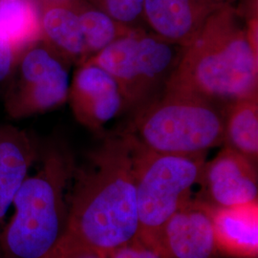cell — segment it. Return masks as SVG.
Here are the masks:
<instances>
[{
    "label": "cell",
    "instance_id": "cell-11",
    "mask_svg": "<svg viewBox=\"0 0 258 258\" xmlns=\"http://www.w3.org/2000/svg\"><path fill=\"white\" fill-rule=\"evenodd\" d=\"M224 4L216 0H145L144 19L153 34L184 48Z\"/></svg>",
    "mask_w": 258,
    "mask_h": 258
},
{
    "label": "cell",
    "instance_id": "cell-9",
    "mask_svg": "<svg viewBox=\"0 0 258 258\" xmlns=\"http://www.w3.org/2000/svg\"><path fill=\"white\" fill-rule=\"evenodd\" d=\"M78 66L68 99L76 119L87 128L100 131L125 111L123 98L115 80L101 67L88 61Z\"/></svg>",
    "mask_w": 258,
    "mask_h": 258
},
{
    "label": "cell",
    "instance_id": "cell-4",
    "mask_svg": "<svg viewBox=\"0 0 258 258\" xmlns=\"http://www.w3.org/2000/svg\"><path fill=\"white\" fill-rule=\"evenodd\" d=\"M224 125L220 106L194 95L165 89L132 113L123 132L153 152L195 155L223 145Z\"/></svg>",
    "mask_w": 258,
    "mask_h": 258
},
{
    "label": "cell",
    "instance_id": "cell-19",
    "mask_svg": "<svg viewBox=\"0 0 258 258\" xmlns=\"http://www.w3.org/2000/svg\"><path fill=\"white\" fill-rule=\"evenodd\" d=\"M44 258H107L106 253L64 233L55 248Z\"/></svg>",
    "mask_w": 258,
    "mask_h": 258
},
{
    "label": "cell",
    "instance_id": "cell-23",
    "mask_svg": "<svg viewBox=\"0 0 258 258\" xmlns=\"http://www.w3.org/2000/svg\"><path fill=\"white\" fill-rule=\"evenodd\" d=\"M216 1H218V2H220V3H225L224 0H216Z\"/></svg>",
    "mask_w": 258,
    "mask_h": 258
},
{
    "label": "cell",
    "instance_id": "cell-16",
    "mask_svg": "<svg viewBox=\"0 0 258 258\" xmlns=\"http://www.w3.org/2000/svg\"><path fill=\"white\" fill-rule=\"evenodd\" d=\"M0 32L20 56L42 40L41 19L33 0H0Z\"/></svg>",
    "mask_w": 258,
    "mask_h": 258
},
{
    "label": "cell",
    "instance_id": "cell-12",
    "mask_svg": "<svg viewBox=\"0 0 258 258\" xmlns=\"http://www.w3.org/2000/svg\"><path fill=\"white\" fill-rule=\"evenodd\" d=\"M217 249L236 257L255 258L258 252V205L212 208Z\"/></svg>",
    "mask_w": 258,
    "mask_h": 258
},
{
    "label": "cell",
    "instance_id": "cell-22",
    "mask_svg": "<svg viewBox=\"0 0 258 258\" xmlns=\"http://www.w3.org/2000/svg\"><path fill=\"white\" fill-rule=\"evenodd\" d=\"M74 0H43L44 3H66V2H71Z\"/></svg>",
    "mask_w": 258,
    "mask_h": 258
},
{
    "label": "cell",
    "instance_id": "cell-3",
    "mask_svg": "<svg viewBox=\"0 0 258 258\" xmlns=\"http://www.w3.org/2000/svg\"><path fill=\"white\" fill-rule=\"evenodd\" d=\"M64 148H50L16 194L15 213L0 234L1 258H44L67 229V192L74 171Z\"/></svg>",
    "mask_w": 258,
    "mask_h": 258
},
{
    "label": "cell",
    "instance_id": "cell-8",
    "mask_svg": "<svg viewBox=\"0 0 258 258\" xmlns=\"http://www.w3.org/2000/svg\"><path fill=\"white\" fill-rule=\"evenodd\" d=\"M200 184L203 197L212 208H231L256 203L257 165L235 150L226 148L206 162Z\"/></svg>",
    "mask_w": 258,
    "mask_h": 258
},
{
    "label": "cell",
    "instance_id": "cell-15",
    "mask_svg": "<svg viewBox=\"0 0 258 258\" xmlns=\"http://www.w3.org/2000/svg\"><path fill=\"white\" fill-rule=\"evenodd\" d=\"M224 143L257 165L258 96L237 100L224 108Z\"/></svg>",
    "mask_w": 258,
    "mask_h": 258
},
{
    "label": "cell",
    "instance_id": "cell-5",
    "mask_svg": "<svg viewBox=\"0 0 258 258\" xmlns=\"http://www.w3.org/2000/svg\"><path fill=\"white\" fill-rule=\"evenodd\" d=\"M129 139L137 194L139 237L154 245L166 221L194 199V187L200 184L207 154H161Z\"/></svg>",
    "mask_w": 258,
    "mask_h": 258
},
{
    "label": "cell",
    "instance_id": "cell-7",
    "mask_svg": "<svg viewBox=\"0 0 258 258\" xmlns=\"http://www.w3.org/2000/svg\"><path fill=\"white\" fill-rule=\"evenodd\" d=\"M17 80L8 96V110L25 117L54 109L68 100V64L44 41L28 48L19 56Z\"/></svg>",
    "mask_w": 258,
    "mask_h": 258
},
{
    "label": "cell",
    "instance_id": "cell-21",
    "mask_svg": "<svg viewBox=\"0 0 258 258\" xmlns=\"http://www.w3.org/2000/svg\"><path fill=\"white\" fill-rule=\"evenodd\" d=\"M18 59L19 56L9 40L0 32V83L13 73Z\"/></svg>",
    "mask_w": 258,
    "mask_h": 258
},
{
    "label": "cell",
    "instance_id": "cell-17",
    "mask_svg": "<svg viewBox=\"0 0 258 258\" xmlns=\"http://www.w3.org/2000/svg\"><path fill=\"white\" fill-rule=\"evenodd\" d=\"M76 7L89 58L115 40L138 30L120 24L101 10L84 3L83 0H76Z\"/></svg>",
    "mask_w": 258,
    "mask_h": 258
},
{
    "label": "cell",
    "instance_id": "cell-14",
    "mask_svg": "<svg viewBox=\"0 0 258 258\" xmlns=\"http://www.w3.org/2000/svg\"><path fill=\"white\" fill-rule=\"evenodd\" d=\"M36 158L27 135L17 129L0 128V223Z\"/></svg>",
    "mask_w": 258,
    "mask_h": 258
},
{
    "label": "cell",
    "instance_id": "cell-6",
    "mask_svg": "<svg viewBox=\"0 0 258 258\" xmlns=\"http://www.w3.org/2000/svg\"><path fill=\"white\" fill-rule=\"evenodd\" d=\"M184 47L138 29L120 37L87 61L101 67L118 84L125 111H134L165 91Z\"/></svg>",
    "mask_w": 258,
    "mask_h": 258
},
{
    "label": "cell",
    "instance_id": "cell-1",
    "mask_svg": "<svg viewBox=\"0 0 258 258\" xmlns=\"http://www.w3.org/2000/svg\"><path fill=\"white\" fill-rule=\"evenodd\" d=\"M69 184L66 234L104 253L138 238L132 145L125 133L103 139L83 166H75Z\"/></svg>",
    "mask_w": 258,
    "mask_h": 258
},
{
    "label": "cell",
    "instance_id": "cell-18",
    "mask_svg": "<svg viewBox=\"0 0 258 258\" xmlns=\"http://www.w3.org/2000/svg\"><path fill=\"white\" fill-rule=\"evenodd\" d=\"M93 6L111 19L127 27L140 29L137 23L144 19L145 0H90Z\"/></svg>",
    "mask_w": 258,
    "mask_h": 258
},
{
    "label": "cell",
    "instance_id": "cell-2",
    "mask_svg": "<svg viewBox=\"0 0 258 258\" xmlns=\"http://www.w3.org/2000/svg\"><path fill=\"white\" fill-rule=\"evenodd\" d=\"M166 89L194 95L223 109L258 96V52L231 5L215 11L184 47Z\"/></svg>",
    "mask_w": 258,
    "mask_h": 258
},
{
    "label": "cell",
    "instance_id": "cell-10",
    "mask_svg": "<svg viewBox=\"0 0 258 258\" xmlns=\"http://www.w3.org/2000/svg\"><path fill=\"white\" fill-rule=\"evenodd\" d=\"M164 258H213L216 241L211 207L192 199L164 225L155 244Z\"/></svg>",
    "mask_w": 258,
    "mask_h": 258
},
{
    "label": "cell",
    "instance_id": "cell-13",
    "mask_svg": "<svg viewBox=\"0 0 258 258\" xmlns=\"http://www.w3.org/2000/svg\"><path fill=\"white\" fill-rule=\"evenodd\" d=\"M42 41L69 63L81 65L89 59L76 0L44 3L40 13Z\"/></svg>",
    "mask_w": 258,
    "mask_h": 258
},
{
    "label": "cell",
    "instance_id": "cell-20",
    "mask_svg": "<svg viewBox=\"0 0 258 258\" xmlns=\"http://www.w3.org/2000/svg\"><path fill=\"white\" fill-rule=\"evenodd\" d=\"M107 258H164L156 246L141 239L133 240L106 253Z\"/></svg>",
    "mask_w": 258,
    "mask_h": 258
}]
</instances>
